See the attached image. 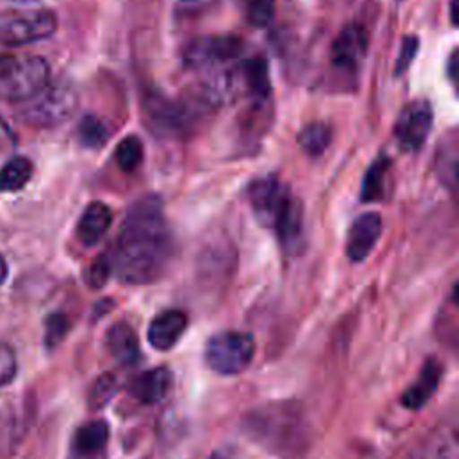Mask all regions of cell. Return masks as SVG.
<instances>
[{
	"mask_svg": "<svg viewBox=\"0 0 459 459\" xmlns=\"http://www.w3.org/2000/svg\"><path fill=\"white\" fill-rule=\"evenodd\" d=\"M172 258V233L156 195L138 199L126 213L113 253L111 273L131 285L160 280Z\"/></svg>",
	"mask_w": 459,
	"mask_h": 459,
	"instance_id": "obj_1",
	"label": "cell"
},
{
	"mask_svg": "<svg viewBox=\"0 0 459 459\" xmlns=\"http://www.w3.org/2000/svg\"><path fill=\"white\" fill-rule=\"evenodd\" d=\"M249 203L258 221L273 228L287 251L298 249L303 237V212L289 188L274 176L260 178L249 186Z\"/></svg>",
	"mask_w": 459,
	"mask_h": 459,
	"instance_id": "obj_2",
	"label": "cell"
},
{
	"mask_svg": "<svg viewBox=\"0 0 459 459\" xmlns=\"http://www.w3.org/2000/svg\"><path fill=\"white\" fill-rule=\"evenodd\" d=\"M244 432L278 455H290L301 448L305 436L303 412L298 403L273 402L244 416Z\"/></svg>",
	"mask_w": 459,
	"mask_h": 459,
	"instance_id": "obj_3",
	"label": "cell"
},
{
	"mask_svg": "<svg viewBox=\"0 0 459 459\" xmlns=\"http://www.w3.org/2000/svg\"><path fill=\"white\" fill-rule=\"evenodd\" d=\"M50 82V66L39 56L0 54V99L27 102Z\"/></svg>",
	"mask_w": 459,
	"mask_h": 459,
	"instance_id": "obj_4",
	"label": "cell"
},
{
	"mask_svg": "<svg viewBox=\"0 0 459 459\" xmlns=\"http://www.w3.org/2000/svg\"><path fill=\"white\" fill-rule=\"evenodd\" d=\"M255 337L249 332L224 330L212 335L204 346V364L222 377L240 375L255 357Z\"/></svg>",
	"mask_w": 459,
	"mask_h": 459,
	"instance_id": "obj_5",
	"label": "cell"
},
{
	"mask_svg": "<svg viewBox=\"0 0 459 459\" xmlns=\"http://www.w3.org/2000/svg\"><path fill=\"white\" fill-rule=\"evenodd\" d=\"M56 29L57 18L48 9L13 7L0 11V43L5 47H22L47 39Z\"/></svg>",
	"mask_w": 459,
	"mask_h": 459,
	"instance_id": "obj_6",
	"label": "cell"
},
{
	"mask_svg": "<svg viewBox=\"0 0 459 459\" xmlns=\"http://www.w3.org/2000/svg\"><path fill=\"white\" fill-rule=\"evenodd\" d=\"M77 95L65 82H48L38 95L27 100L23 118L36 126H56L68 118L75 109Z\"/></svg>",
	"mask_w": 459,
	"mask_h": 459,
	"instance_id": "obj_7",
	"label": "cell"
},
{
	"mask_svg": "<svg viewBox=\"0 0 459 459\" xmlns=\"http://www.w3.org/2000/svg\"><path fill=\"white\" fill-rule=\"evenodd\" d=\"M432 129V106L427 100L409 102L396 118L394 138L403 151H418Z\"/></svg>",
	"mask_w": 459,
	"mask_h": 459,
	"instance_id": "obj_8",
	"label": "cell"
},
{
	"mask_svg": "<svg viewBox=\"0 0 459 459\" xmlns=\"http://www.w3.org/2000/svg\"><path fill=\"white\" fill-rule=\"evenodd\" d=\"M368 32L359 23H350L332 43L330 59L335 66L344 70H355L368 52Z\"/></svg>",
	"mask_w": 459,
	"mask_h": 459,
	"instance_id": "obj_9",
	"label": "cell"
},
{
	"mask_svg": "<svg viewBox=\"0 0 459 459\" xmlns=\"http://www.w3.org/2000/svg\"><path fill=\"white\" fill-rule=\"evenodd\" d=\"M382 233V217L377 212L359 215L346 238V255L351 262H362L377 246Z\"/></svg>",
	"mask_w": 459,
	"mask_h": 459,
	"instance_id": "obj_10",
	"label": "cell"
},
{
	"mask_svg": "<svg viewBox=\"0 0 459 459\" xmlns=\"http://www.w3.org/2000/svg\"><path fill=\"white\" fill-rule=\"evenodd\" d=\"M242 52V41L235 36H210L194 41L185 57L190 65L201 66L206 63H226Z\"/></svg>",
	"mask_w": 459,
	"mask_h": 459,
	"instance_id": "obj_11",
	"label": "cell"
},
{
	"mask_svg": "<svg viewBox=\"0 0 459 459\" xmlns=\"http://www.w3.org/2000/svg\"><path fill=\"white\" fill-rule=\"evenodd\" d=\"M188 326V317L179 308H167L152 317L147 328V341L158 351L172 350L183 337Z\"/></svg>",
	"mask_w": 459,
	"mask_h": 459,
	"instance_id": "obj_12",
	"label": "cell"
},
{
	"mask_svg": "<svg viewBox=\"0 0 459 459\" xmlns=\"http://www.w3.org/2000/svg\"><path fill=\"white\" fill-rule=\"evenodd\" d=\"M443 377V364L430 357L425 360L423 368L420 369L414 382L403 391L400 403L409 411H418L429 403V400L434 396V393L439 387Z\"/></svg>",
	"mask_w": 459,
	"mask_h": 459,
	"instance_id": "obj_13",
	"label": "cell"
},
{
	"mask_svg": "<svg viewBox=\"0 0 459 459\" xmlns=\"http://www.w3.org/2000/svg\"><path fill=\"white\" fill-rule=\"evenodd\" d=\"M172 387V373L169 368H152L143 373L134 375L127 382V393L140 403H158L161 402Z\"/></svg>",
	"mask_w": 459,
	"mask_h": 459,
	"instance_id": "obj_14",
	"label": "cell"
},
{
	"mask_svg": "<svg viewBox=\"0 0 459 459\" xmlns=\"http://www.w3.org/2000/svg\"><path fill=\"white\" fill-rule=\"evenodd\" d=\"M106 350L109 355L122 366L131 368L140 360V342L134 328L124 321H118L109 326L106 332Z\"/></svg>",
	"mask_w": 459,
	"mask_h": 459,
	"instance_id": "obj_15",
	"label": "cell"
},
{
	"mask_svg": "<svg viewBox=\"0 0 459 459\" xmlns=\"http://www.w3.org/2000/svg\"><path fill=\"white\" fill-rule=\"evenodd\" d=\"M109 439V427L104 420H90L75 430L72 441L74 459H97Z\"/></svg>",
	"mask_w": 459,
	"mask_h": 459,
	"instance_id": "obj_16",
	"label": "cell"
},
{
	"mask_svg": "<svg viewBox=\"0 0 459 459\" xmlns=\"http://www.w3.org/2000/svg\"><path fill=\"white\" fill-rule=\"evenodd\" d=\"M113 221L111 210L100 201L90 203L77 222V238L82 246H95L109 230Z\"/></svg>",
	"mask_w": 459,
	"mask_h": 459,
	"instance_id": "obj_17",
	"label": "cell"
},
{
	"mask_svg": "<svg viewBox=\"0 0 459 459\" xmlns=\"http://www.w3.org/2000/svg\"><path fill=\"white\" fill-rule=\"evenodd\" d=\"M34 167L32 161L25 156H11L0 167V192H18L22 190L32 178Z\"/></svg>",
	"mask_w": 459,
	"mask_h": 459,
	"instance_id": "obj_18",
	"label": "cell"
},
{
	"mask_svg": "<svg viewBox=\"0 0 459 459\" xmlns=\"http://www.w3.org/2000/svg\"><path fill=\"white\" fill-rule=\"evenodd\" d=\"M330 138H332V131L326 124L323 122H312V124H307L299 134H298V143L299 147L310 154V156H319L326 151L328 143H330Z\"/></svg>",
	"mask_w": 459,
	"mask_h": 459,
	"instance_id": "obj_19",
	"label": "cell"
},
{
	"mask_svg": "<svg viewBox=\"0 0 459 459\" xmlns=\"http://www.w3.org/2000/svg\"><path fill=\"white\" fill-rule=\"evenodd\" d=\"M242 77L246 79V84L253 95H258V97L269 95L271 81H269V72L264 59L255 57L246 61L242 66Z\"/></svg>",
	"mask_w": 459,
	"mask_h": 459,
	"instance_id": "obj_20",
	"label": "cell"
},
{
	"mask_svg": "<svg viewBox=\"0 0 459 459\" xmlns=\"http://www.w3.org/2000/svg\"><path fill=\"white\" fill-rule=\"evenodd\" d=\"M387 167H389V160H385V158H378L371 163V167L366 172L364 181H362V190H360L362 201H377L382 195Z\"/></svg>",
	"mask_w": 459,
	"mask_h": 459,
	"instance_id": "obj_21",
	"label": "cell"
},
{
	"mask_svg": "<svg viewBox=\"0 0 459 459\" xmlns=\"http://www.w3.org/2000/svg\"><path fill=\"white\" fill-rule=\"evenodd\" d=\"M142 158H143V147H142V142L134 134L126 136L124 140L118 142V145L115 149V160L122 170H126V172L134 170L140 165Z\"/></svg>",
	"mask_w": 459,
	"mask_h": 459,
	"instance_id": "obj_22",
	"label": "cell"
},
{
	"mask_svg": "<svg viewBox=\"0 0 459 459\" xmlns=\"http://www.w3.org/2000/svg\"><path fill=\"white\" fill-rule=\"evenodd\" d=\"M77 134H79V140L86 145V147H100L106 143L109 133H108V127L104 126V122L93 115H86L81 122H79V127H77Z\"/></svg>",
	"mask_w": 459,
	"mask_h": 459,
	"instance_id": "obj_23",
	"label": "cell"
},
{
	"mask_svg": "<svg viewBox=\"0 0 459 459\" xmlns=\"http://www.w3.org/2000/svg\"><path fill=\"white\" fill-rule=\"evenodd\" d=\"M117 378L111 375V373H106V375H100L93 385L90 387V393H88V407L91 411H99L102 407L108 405V402L115 396L117 393Z\"/></svg>",
	"mask_w": 459,
	"mask_h": 459,
	"instance_id": "obj_24",
	"label": "cell"
},
{
	"mask_svg": "<svg viewBox=\"0 0 459 459\" xmlns=\"http://www.w3.org/2000/svg\"><path fill=\"white\" fill-rule=\"evenodd\" d=\"M246 16L253 27H265L274 16V0H246Z\"/></svg>",
	"mask_w": 459,
	"mask_h": 459,
	"instance_id": "obj_25",
	"label": "cell"
},
{
	"mask_svg": "<svg viewBox=\"0 0 459 459\" xmlns=\"http://www.w3.org/2000/svg\"><path fill=\"white\" fill-rule=\"evenodd\" d=\"M111 276V262H109V256L108 255H102L99 256L86 271L84 278H86V283L91 287V289H100L108 278Z\"/></svg>",
	"mask_w": 459,
	"mask_h": 459,
	"instance_id": "obj_26",
	"label": "cell"
},
{
	"mask_svg": "<svg viewBox=\"0 0 459 459\" xmlns=\"http://www.w3.org/2000/svg\"><path fill=\"white\" fill-rule=\"evenodd\" d=\"M68 332V319L65 314H50L45 323V342L47 346H56Z\"/></svg>",
	"mask_w": 459,
	"mask_h": 459,
	"instance_id": "obj_27",
	"label": "cell"
},
{
	"mask_svg": "<svg viewBox=\"0 0 459 459\" xmlns=\"http://www.w3.org/2000/svg\"><path fill=\"white\" fill-rule=\"evenodd\" d=\"M18 369V362H16V353L14 350L7 344L0 341V387L9 384Z\"/></svg>",
	"mask_w": 459,
	"mask_h": 459,
	"instance_id": "obj_28",
	"label": "cell"
},
{
	"mask_svg": "<svg viewBox=\"0 0 459 459\" xmlns=\"http://www.w3.org/2000/svg\"><path fill=\"white\" fill-rule=\"evenodd\" d=\"M420 47V39L416 36H405L402 45H400V52L396 57V65H394V74L400 75L402 72H405L409 68V65L412 63L416 52Z\"/></svg>",
	"mask_w": 459,
	"mask_h": 459,
	"instance_id": "obj_29",
	"label": "cell"
},
{
	"mask_svg": "<svg viewBox=\"0 0 459 459\" xmlns=\"http://www.w3.org/2000/svg\"><path fill=\"white\" fill-rule=\"evenodd\" d=\"M14 145V134L11 127L5 124V120L0 117V154L4 151H9Z\"/></svg>",
	"mask_w": 459,
	"mask_h": 459,
	"instance_id": "obj_30",
	"label": "cell"
},
{
	"mask_svg": "<svg viewBox=\"0 0 459 459\" xmlns=\"http://www.w3.org/2000/svg\"><path fill=\"white\" fill-rule=\"evenodd\" d=\"M210 459H235V455L231 454V450L222 448V450H215V452L210 455Z\"/></svg>",
	"mask_w": 459,
	"mask_h": 459,
	"instance_id": "obj_31",
	"label": "cell"
},
{
	"mask_svg": "<svg viewBox=\"0 0 459 459\" xmlns=\"http://www.w3.org/2000/svg\"><path fill=\"white\" fill-rule=\"evenodd\" d=\"M7 274H9V267H7V262H5V260H4V256L0 255V285L5 281Z\"/></svg>",
	"mask_w": 459,
	"mask_h": 459,
	"instance_id": "obj_32",
	"label": "cell"
},
{
	"mask_svg": "<svg viewBox=\"0 0 459 459\" xmlns=\"http://www.w3.org/2000/svg\"><path fill=\"white\" fill-rule=\"evenodd\" d=\"M448 65H450V77L454 79V77H455V52L452 54V57H450V63H448Z\"/></svg>",
	"mask_w": 459,
	"mask_h": 459,
	"instance_id": "obj_33",
	"label": "cell"
},
{
	"mask_svg": "<svg viewBox=\"0 0 459 459\" xmlns=\"http://www.w3.org/2000/svg\"><path fill=\"white\" fill-rule=\"evenodd\" d=\"M450 14H452V23H455V0L450 2Z\"/></svg>",
	"mask_w": 459,
	"mask_h": 459,
	"instance_id": "obj_34",
	"label": "cell"
},
{
	"mask_svg": "<svg viewBox=\"0 0 459 459\" xmlns=\"http://www.w3.org/2000/svg\"><path fill=\"white\" fill-rule=\"evenodd\" d=\"M14 2H23V4H29V2H36V0H14Z\"/></svg>",
	"mask_w": 459,
	"mask_h": 459,
	"instance_id": "obj_35",
	"label": "cell"
}]
</instances>
